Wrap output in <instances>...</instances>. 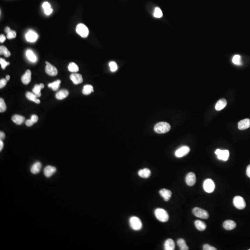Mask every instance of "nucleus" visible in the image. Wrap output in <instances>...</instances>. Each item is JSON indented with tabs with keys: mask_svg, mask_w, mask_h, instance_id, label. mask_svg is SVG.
Masks as SVG:
<instances>
[{
	"mask_svg": "<svg viewBox=\"0 0 250 250\" xmlns=\"http://www.w3.org/2000/svg\"><path fill=\"white\" fill-rule=\"evenodd\" d=\"M170 125L168 123L160 122L155 125L154 129L156 133L162 134L169 132L170 130Z\"/></svg>",
	"mask_w": 250,
	"mask_h": 250,
	"instance_id": "f257e3e1",
	"label": "nucleus"
},
{
	"mask_svg": "<svg viewBox=\"0 0 250 250\" xmlns=\"http://www.w3.org/2000/svg\"><path fill=\"white\" fill-rule=\"evenodd\" d=\"M154 214L156 218L161 222H167L169 219V216L167 211L161 208L156 209L154 211Z\"/></svg>",
	"mask_w": 250,
	"mask_h": 250,
	"instance_id": "f03ea898",
	"label": "nucleus"
},
{
	"mask_svg": "<svg viewBox=\"0 0 250 250\" xmlns=\"http://www.w3.org/2000/svg\"><path fill=\"white\" fill-rule=\"evenodd\" d=\"M129 224L132 229L135 231L140 230L142 227V223L139 218L133 216L129 219Z\"/></svg>",
	"mask_w": 250,
	"mask_h": 250,
	"instance_id": "7ed1b4c3",
	"label": "nucleus"
},
{
	"mask_svg": "<svg viewBox=\"0 0 250 250\" xmlns=\"http://www.w3.org/2000/svg\"><path fill=\"white\" fill-rule=\"evenodd\" d=\"M76 32L77 34L83 38H86L88 36L89 30L86 25L82 23H80L77 25L76 27Z\"/></svg>",
	"mask_w": 250,
	"mask_h": 250,
	"instance_id": "20e7f679",
	"label": "nucleus"
},
{
	"mask_svg": "<svg viewBox=\"0 0 250 250\" xmlns=\"http://www.w3.org/2000/svg\"><path fill=\"white\" fill-rule=\"evenodd\" d=\"M195 216L201 219H207L209 218V214L206 211L198 207L194 208L192 211Z\"/></svg>",
	"mask_w": 250,
	"mask_h": 250,
	"instance_id": "39448f33",
	"label": "nucleus"
},
{
	"mask_svg": "<svg viewBox=\"0 0 250 250\" xmlns=\"http://www.w3.org/2000/svg\"><path fill=\"white\" fill-rule=\"evenodd\" d=\"M233 203L236 208L239 209H243L246 206V204L244 198L240 196H235L233 200Z\"/></svg>",
	"mask_w": 250,
	"mask_h": 250,
	"instance_id": "423d86ee",
	"label": "nucleus"
},
{
	"mask_svg": "<svg viewBox=\"0 0 250 250\" xmlns=\"http://www.w3.org/2000/svg\"><path fill=\"white\" fill-rule=\"evenodd\" d=\"M204 188L205 191L207 193H212L215 190V183L210 179L206 180L204 183Z\"/></svg>",
	"mask_w": 250,
	"mask_h": 250,
	"instance_id": "0eeeda50",
	"label": "nucleus"
},
{
	"mask_svg": "<svg viewBox=\"0 0 250 250\" xmlns=\"http://www.w3.org/2000/svg\"><path fill=\"white\" fill-rule=\"evenodd\" d=\"M215 153L217 155L219 159L223 161H227L229 157V152L228 150L217 149L215 150Z\"/></svg>",
	"mask_w": 250,
	"mask_h": 250,
	"instance_id": "6e6552de",
	"label": "nucleus"
},
{
	"mask_svg": "<svg viewBox=\"0 0 250 250\" xmlns=\"http://www.w3.org/2000/svg\"><path fill=\"white\" fill-rule=\"evenodd\" d=\"M190 152V148L187 146H183L178 149L175 153L177 158H182L186 156Z\"/></svg>",
	"mask_w": 250,
	"mask_h": 250,
	"instance_id": "1a4fd4ad",
	"label": "nucleus"
},
{
	"mask_svg": "<svg viewBox=\"0 0 250 250\" xmlns=\"http://www.w3.org/2000/svg\"><path fill=\"white\" fill-rule=\"evenodd\" d=\"M46 72L47 74L51 76H56L58 74V70L52 64L48 62H46Z\"/></svg>",
	"mask_w": 250,
	"mask_h": 250,
	"instance_id": "9d476101",
	"label": "nucleus"
},
{
	"mask_svg": "<svg viewBox=\"0 0 250 250\" xmlns=\"http://www.w3.org/2000/svg\"><path fill=\"white\" fill-rule=\"evenodd\" d=\"M186 183L188 186H193L196 183V176L193 172H190L186 176Z\"/></svg>",
	"mask_w": 250,
	"mask_h": 250,
	"instance_id": "9b49d317",
	"label": "nucleus"
},
{
	"mask_svg": "<svg viewBox=\"0 0 250 250\" xmlns=\"http://www.w3.org/2000/svg\"><path fill=\"white\" fill-rule=\"evenodd\" d=\"M70 79L75 85L80 84L83 82L82 76L78 73H73L70 76Z\"/></svg>",
	"mask_w": 250,
	"mask_h": 250,
	"instance_id": "f8f14e48",
	"label": "nucleus"
},
{
	"mask_svg": "<svg viewBox=\"0 0 250 250\" xmlns=\"http://www.w3.org/2000/svg\"><path fill=\"white\" fill-rule=\"evenodd\" d=\"M250 127V119H245L240 120L238 123V128L240 130H246Z\"/></svg>",
	"mask_w": 250,
	"mask_h": 250,
	"instance_id": "ddd939ff",
	"label": "nucleus"
},
{
	"mask_svg": "<svg viewBox=\"0 0 250 250\" xmlns=\"http://www.w3.org/2000/svg\"><path fill=\"white\" fill-rule=\"evenodd\" d=\"M57 171V169L55 167L48 165L45 167L44 170V173L46 178H50Z\"/></svg>",
	"mask_w": 250,
	"mask_h": 250,
	"instance_id": "4468645a",
	"label": "nucleus"
},
{
	"mask_svg": "<svg viewBox=\"0 0 250 250\" xmlns=\"http://www.w3.org/2000/svg\"><path fill=\"white\" fill-rule=\"evenodd\" d=\"M38 36L35 32L30 30L26 35L27 41L30 42H34L37 40Z\"/></svg>",
	"mask_w": 250,
	"mask_h": 250,
	"instance_id": "2eb2a0df",
	"label": "nucleus"
},
{
	"mask_svg": "<svg viewBox=\"0 0 250 250\" xmlns=\"http://www.w3.org/2000/svg\"><path fill=\"white\" fill-rule=\"evenodd\" d=\"M159 194L166 201H168L170 199L172 195L171 191L166 189H161L159 191Z\"/></svg>",
	"mask_w": 250,
	"mask_h": 250,
	"instance_id": "dca6fc26",
	"label": "nucleus"
},
{
	"mask_svg": "<svg viewBox=\"0 0 250 250\" xmlns=\"http://www.w3.org/2000/svg\"><path fill=\"white\" fill-rule=\"evenodd\" d=\"M223 226L226 230H232L235 228L236 224L235 221L232 220H227L224 221Z\"/></svg>",
	"mask_w": 250,
	"mask_h": 250,
	"instance_id": "f3484780",
	"label": "nucleus"
},
{
	"mask_svg": "<svg viewBox=\"0 0 250 250\" xmlns=\"http://www.w3.org/2000/svg\"><path fill=\"white\" fill-rule=\"evenodd\" d=\"M31 72L30 70H28L26 71L21 77V81L23 84L26 85L29 84L31 80Z\"/></svg>",
	"mask_w": 250,
	"mask_h": 250,
	"instance_id": "a211bd4d",
	"label": "nucleus"
},
{
	"mask_svg": "<svg viewBox=\"0 0 250 250\" xmlns=\"http://www.w3.org/2000/svg\"><path fill=\"white\" fill-rule=\"evenodd\" d=\"M164 250H174L175 248V244L172 239H169L165 241L164 244Z\"/></svg>",
	"mask_w": 250,
	"mask_h": 250,
	"instance_id": "6ab92c4d",
	"label": "nucleus"
},
{
	"mask_svg": "<svg viewBox=\"0 0 250 250\" xmlns=\"http://www.w3.org/2000/svg\"><path fill=\"white\" fill-rule=\"evenodd\" d=\"M44 88V84L43 83H41L40 85L36 84L34 86V88L32 89V92L33 93L35 94L37 97H40L41 96V90Z\"/></svg>",
	"mask_w": 250,
	"mask_h": 250,
	"instance_id": "aec40b11",
	"label": "nucleus"
},
{
	"mask_svg": "<svg viewBox=\"0 0 250 250\" xmlns=\"http://www.w3.org/2000/svg\"><path fill=\"white\" fill-rule=\"evenodd\" d=\"M227 105V101L224 99H221L216 103L215 108L217 111H220L225 108Z\"/></svg>",
	"mask_w": 250,
	"mask_h": 250,
	"instance_id": "412c9836",
	"label": "nucleus"
},
{
	"mask_svg": "<svg viewBox=\"0 0 250 250\" xmlns=\"http://www.w3.org/2000/svg\"><path fill=\"white\" fill-rule=\"evenodd\" d=\"M138 175L141 178H147L151 175V171L149 169L145 168L138 171Z\"/></svg>",
	"mask_w": 250,
	"mask_h": 250,
	"instance_id": "4be33fe9",
	"label": "nucleus"
},
{
	"mask_svg": "<svg viewBox=\"0 0 250 250\" xmlns=\"http://www.w3.org/2000/svg\"><path fill=\"white\" fill-rule=\"evenodd\" d=\"M68 91L66 89H62L58 92L56 94V98L58 100H63V99L66 98L69 95Z\"/></svg>",
	"mask_w": 250,
	"mask_h": 250,
	"instance_id": "5701e85b",
	"label": "nucleus"
},
{
	"mask_svg": "<svg viewBox=\"0 0 250 250\" xmlns=\"http://www.w3.org/2000/svg\"><path fill=\"white\" fill-rule=\"evenodd\" d=\"M42 164L39 162H36L32 166L31 171L33 174H37L41 171Z\"/></svg>",
	"mask_w": 250,
	"mask_h": 250,
	"instance_id": "b1692460",
	"label": "nucleus"
},
{
	"mask_svg": "<svg viewBox=\"0 0 250 250\" xmlns=\"http://www.w3.org/2000/svg\"><path fill=\"white\" fill-rule=\"evenodd\" d=\"M25 118L24 117L18 115V114H15L12 117V120H13V122L17 125L22 124L25 121Z\"/></svg>",
	"mask_w": 250,
	"mask_h": 250,
	"instance_id": "393cba45",
	"label": "nucleus"
},
{
	"mask_svg": "<svg viewBox=\"0 0 250 250\" xmlns=\"http://www.w3.org/2000/svg\"><path fill=\"white\" fill-rule=\"evenodd\" d=\"M26 97L27 98V99L30 100V101H32V102L35 103H36L39 104L41 103L40 100L37 98L36 96H35V94H34L33 93L27 92L26 94Z\"/></svg>",
	"mask_w": 250,
	"mask_h": 250,
	"instance_id": "a878e982",
	"label": "nucleus"
},
{
	"mask_svg": "<svg viewBox=\"0 0 250 250\" xmlns=\"http://www.w3.org/2000/svg\"><path fill=\"white\" fill-rule=\"evenodd\" d=\"M195 227L199 231H203L206 229V224L204 221L197 220L195 222Z\"/></svg>",
	"mask_w": 250,
	"mask_h": 250,
	"instance_id": "bb28decb",
	"label": "nucleus"
},
{
	"mask_svg": "<svg viewBox=\"0 0 250 250\" xmlns=\"http://www.w3.org/2000/svg\"><path fill=\"white\" fill-rule=\"evenodd\" d=\"M177 244L178 246L181 250H188L189 247L187 246L185 241L183 239H179L177 241Z\"/></svg>",
	"mask_w": 250,
	"mask_h": 250,
	"instance_id": "cd10ccee",
	"label": "nucleus"
},
{
	"mask_svg": "<svg viewBox=\"0 0 250 250\" xmlns=\"http://www.w3.org/2000/svg\"><path fill=\"white\" fill-rule=\"evenodd\" d=\"M93 91V87L92 85H86L83 87V93L85 95H88Z\"/></svg>",
	"mask_w": 250,
	"mask_h": 250,
	"instance_id": "c85d7f7f",
	"label": "nucleus"
},
{
	"mask_svg": "<svg viewBox=\"0 0 250 250\" xmlns=\"http://www.w3.org/2000/svg\"><path fill=\"white\" fill-rule=\"evenodd\" d=\"M27 56V58L32 62H35L36 61L37 58L35 55H34L33 52L31 50H27L26 52Z\"/></svg>",
	"mask_w": 250,
	"mask_h": 250,
	"instance_id": "c756f323",
	"label": "nucleus"
},
{
	"mask_svg": "<svg viewBox=\"0 0 250 250\" xmlns=\"http://www.w3.org/2000/svg\"><path fill=\"white\" fill-rule=\"evenodd\" d=\"M61 81L60 80H58L52 83H50L48 84V87L52 88V90L54 91H57L59 88L60 86Z\"/></svg>",
	"mask_w": 250,
	"mask_h": 250,
	"instance_id": "7c9ffc66",
	"label": "nucleus"
},
{
	"mask_svg": "<svg viewBox=\"0 0 250 250\" xmlns=\"http://www.w3.org/2000/svg\"><path fill=\"white\" fill-rule=\"evenodd\" d=\"M0 54L4 55L6 57H9L11 55L10 52L8 51L7 47L4 46H1L0 47Z\"/></svg>",
	"mask_w": 250,
	"mask_h": 250,
	"instance_id": "2f4dec72",
	"label": "nucleus"
},
{
	"mask_svg": "<svg viewBox=\"0 0 250 250\" xmlns=\"http://www.w3.org/2000/svg\"><path fill=\"white\" fill-rule=\"evenodd\" d=\"M68 70L72 72H77L79 71V68L75 63L72 62L69 64Z\"/></svg>",
	"mask_w": 250,
	"mask_h": 250,
	"instance_id": "473e14b6",
	"label": "nucleus"
},
{
	"mask_svg": "<svg viewBox=\"0 0 250 250\" xmlns=\"http://www.w3.org/2000/svg\"><path fill=\"white\" fill-rule=\"evenodd\" d=\"M241 58L239 55H236L234 56L232 59V62L234 64L236 65H240L241 64Z\"/></svg>",
	"mask_w": 250,
	"mask_h": 250,
	"instance_id": "72a5a7b5",
	"label": "nucleus"
},
{
	"mask_svg": "<svg viewBox=\"0 0 250 250\" xmlns=\"http://www.w3.org/2000/svg\"><path fill=\"white\" fill-rule=\"evenodd\" d=\"M153 15L156 18H161L163 16V13H162L161 9L158 7H156V8H155Z\"/></svg>",
	"mask_w": 250,
	"mask_h": 250,
	"instance_id": "f704fd0d",
	"label": "nucleus"
},
{
	"mask_svg": "<svg viewBox=\"0 0 250 250\" xmlns=\"http://www.w3.org/2000/svg\"><path fill=\"white\" fill-rule=\"evenodd\" d=\"M7 109V106L3 99H0V112L1 113L5 112Z\"/></svg>",
	"mask_w": 250,
	"mask_h": 250,
	"instance_id": "c9c22d12",
	"label": "nucleus"
},
{
	"mask_svg": "<svg viewBox=\"0 0 250 250\" xmlns=\"http://www.w3.org/2000/svg\"><path fill=\"white\" fill-rule=\"evenodd\" d=\"M109 66L110 68V71L112 72H116L118 69V66L115 62H110L109 63Z\"/></svg>",
	"mask_w": 250,
	"mask_h": 250,
	"instance_id": "e433bc0d",
	"label": "nucleus"
},
{
	"mask_svg": "<svg viewBox=\"0 0 250 250\" xmlns=\"http://www.w3.org/2000/svg\"><path fill=\"white\" fill-rule=\"evenodd\" d=\"M0 63H1V68H2V69H3V70H4L6 68L7 66H8V65L10 64V63L7 62L5 59H3L2 58H0Z\"/></svg>",
	"mask_w": 250,
	"mask_h": 250,
	"instance_id": "4c0bfd02",
	"label": "nucleus"
},
{
	"mask_svg": "<svg viewBox=\"0 0 250 250\" xmlns=\"http://www.w3.org/2000/svg\"><path fill=\"white\" fill-rule=\"evenodd\" d=\"M16 36V33L15 31H11L10 32L7 33V38L8 39L15 38Z\"/></svg>",
	"mask_w": 250,
	"mask_h": 250,
	"instance_id": "58836bf2",
	"label": "nucleus"
},
{
	"mask_svg": "<svg viewBox=\"0 0 250 250\" xmlns=\"http://www.w3.org/2000/svg\"><path fill=\"white\" fill-rule=\"evenodd\" d=\"M203 250H217L216 248L211 246L209 244H205L203 246Z\"/></svg>",
	"mask_w": 250,
	"mask_h": 250,
	"instance_id": "ea45409f",
	"label": "nucleus"
},
{
	"mask_svg": "<svg viewBox=\"0 0 250 250\" xmlns=\"http://www.w3.org/2000/svg\"><path fill=\"white\" fill-rule=\"evenodd\" d=\"M7 82V80L6 79H1L0 80V88H2L6 86Z\"/></svg>",
	"mask_w": 250,
	"mask_h": 250,
	"instance_id": "a19ab883",
	"label": "nucleus"
},
{
	"mask_svg": "<svg viewBox=\"0 0 250 250\" xmlns=\"http://www.w3.org/2000/svg\"><path fill=\"white\" fill-rule=\"evenodd\" d=\"M44 9V10H48V9H49V8H51V5H50V4L48 3V2H44L42 5Z\"/></svg>",
	"mask_w": 250,
	"mask_h": 250,
	"instance_id": "79ce46f5",
	"label": "nucleus"
},
{
	"mask_svg": "<svg viewBox=\"0 0 250 250\" xmlns=\"http://www.w3.org/2000/svg\"><path fill=\"white\" fill-rule=\"evenodd\" d=\"M25 123H26L27 126H28V127H31V126L33 125V124H34V123L32 122L31 119H27V120H26V122Z\"/></svg>",
	"mask_w": 250,
	"mask_h": 250,
	"instance_id": "37998d69",
	"label": "nucleus"
},
{
	"mask_svg": "<svg viewBox=\"0 0 250 250\" xmlns=\"http://www.w3.org/2000/svg\"><path fill=\"white\" fill-rule=\"evenodd\" d=\"M31 119L32 120L34 123H35L38 120V117L36 115H32L31 117Z\"/></svg>",
	"mask_w": 250,
	"mask_h": 250,
	"instance_id": "c03bdc74",
	"label": "nucleus"
},
{
	"mask_svg": "<svg viewBox=\"0 0 250 250\" xmlns=\"http://www.w3.org/2000/svg\"><path fill=\"white\" fill-rule=\"evenodd\" d=\"M53 11L52 8H49L48 10H45V14L46 15H50V14H52V13Z\"/></svg>",
	"mask_w": 250,
	"mask_h": 250,
	"instance_id": "a18cd8bd",
	"label": "nucleus"
},
{
	"mask_svg": "<svg viewBox=\"0 0 250 250\" xmlns=\"http://www.w3.org/2000/svg\"><path fill=\"white\" fill-rule=\"evenodd\" d=\"M6 40V37L3 34H1L0 36V42L1 43L4 42Z\"/></svg>",
	"mask_w": 250,
	"mask_h": 250,
	"instance_id": "49530a36",
	"label": "nucleus"
},
{
	"mask_svg": "<svg viewBox=\"0 0 250 250\" xmlns=\"http://www.w3.org/2000/svg\"><path fill=\"white\" fill-rule=\"evenodd\" d=\"M5 133L3 132H0V139H1V140H3L5 139Z\"/></svg>",
	"mask_w": 250,
	"mask_h": 250,
	"instance_id": "de8ad7c7",
	"label": "nucleus"
},
{
	"mask_svg": "<svg viewBox=\"0 0 250 250\" xmlns=\"http://www.w3.org/2000/svg\"><path fill=\"white\" fill-rule=\"evenodd\" d=\"M246 175L247 176L250 178V164L247 166L246 169Z\"/></svg>",
	"mask_w": 250,
	"mask_h": 250,
	"instance_id": "09e8293b",
	"label": "nucleus"
},
{
	"mask_svg": "<svg viewBox=\"0 0 250 250\" xmlns=\"http://www.w3.org/2000/svg\"><path fill=\"white\" fill-rule=\"evenodd\" d=\"M3 146H4V144H3V142H2V140H0V150L1 151L2 150V149H3Z\"/></svg>",
	"mask_w": 250,
	"mask_h": 250,
	"instance_id": "8fccbe9b",
	"label": "nucleus"
},
{
	"mask_svg": "<svg viewBox=\"0 0 250 250\" xmlns=\"http://www.w3.org/2000/svg\"><path fill=\"white\" fill-rule=\"evenodd\" d=\"M10 31L11 30L10 29V27H7L6 28H5V32H6L7 33H8V32H10Z\"/></svg>",
	"mask_w": 250,
	"mask_h": 250,
	"instance_id": "3c124183",
	"label": "nucleus"
},
{
	"mask_svg": "<svg viewBox=\"0 0 250 250\" xmlns=\"http://www.w3.org/2000/svg\"><path fill=\"white\" fill-rule=\"evenodd\" d=\"M10 76H9V75H7V76L6 77V79L7 80V81H8V80H10Z\"/></svg>",
	"mask_w": 250,
	"mask_h": 250,
	"instance_id": "603ef678",
	"label": "nucleus"
},
{
	"mask_svg": "<svg viewBox=\"0 0 250 250\" xmlns=\"http://www.w3.org/2000/svg\"><path fill=\"white\" fill-rule=\"evenodd\" d=\"M249 250H250V249H249Z\"/></svg>",
	"mask_w": 250,
	"mask_h": 250,
	"instance_id": "864d4df0",
	"label": "nucleus"
}]
</instances>
